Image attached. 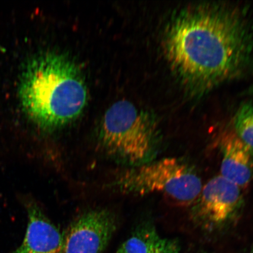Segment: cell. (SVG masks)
Here are the masks:
<instances>
[{"label":"cell","mask_w":253,"mask_h":253,"mask_svg":"<svg viewBox=\"0 0 253 253\" xmlns=\"http://www.w3.org/2000/svg\"><path fill=\"white\" fill-rule=\"evenodd\" d=\"M179 246L175 240L164 238L153 253H178Z\"/></svg>","instance_id":"8fae6325"},{"label":"cell","mask_w":253,"mask_h":253,"mask_svg":"<svg viewBox=\"0 0 253 253\" xmlns=\"http://www.w3.org/2000/svg\"><path fill=\"white\" fill-rule=\"evenodd\" d=\"M19 96L24 112L46 130L61 128L79 118L87 100L80 69L61 53L34 56L22 75Z\"/></svg>","instance_id":"7a4b0ae2"},{"label":"cell","mask_w":253,"mask_h":253,"mask_svg":"<svg viewBox=\"0 0 253 253\" xmlns=\"http://www.w3.org/2000/svg\"><path fill=\"white\" fill-rule=\"evenodd\" d=\"M163 47L170 69L195 92L207 91L238 75L253 43L246 19L235 7L193 5L168 24Z\"/></svg>","instance_id":"6da1fadb"},{"label":"cell","mask_w":253,"mask_h":253,"mask_svg":"<svg viewBox=\"0 0 253 253\" xmlns=\"http://www.w3.org/2000/svg\"><path fill=\"white\" fill-rule=\"evenodd\" d=\"M252 253H253V251L252 252Z\"/></svg>","instance_id":"4fadbf2b"},{"label":"cell","mask_w":253,"mask_h":253,"mask_svg":"<svg viewBox=\"0 0 253 253\" xmlns=\"http://www.w3.org/2000/svg\"><path fill=\"white\" fill-rule=\"evenodd\" d=\"M28 217L23 242L12 253H63V235L37 205H28Z\"/></svg>","instance_id":"ba28073f"},{"label":"cell","mask_w":253,"mask_h":253,"mask_svg":"<svg viewBox=\"0 0 253 253\" xmlns=\"http://www.w3.org/2000/svg\"><path fill=\"white\" fill-rule=\"evenodd\" d=\"M163 239L154 227H141L119 247L116 253H153Z\"/></svg>","instance_id":"9c48e42d"},{"label":"cell","mask_w":253,"mask_h":253,"mask_svg":"<svg viewBox=\"0 0 253 253\" xmlns=\"http://www.w3.org/2000/svg\"><path fill=\"white\" fill-rule=\"evenodd\" d=\"M118 225L112 211H87L73 221L63 235V253H102Z\"/></svg>","instance_id":"5b68a950"},{"label":"cell","mask_w":253,"mask_h":253,"mask_svg":"<svg viewBox=\"0 0 253 253\" xmlns=\"http://www.w3.org/2000/svg\"><path fill=\"white\" fill-rule=\"evenodd\" d=\"M241 188L221 175L202 187L195 202L193 216L210 228L225 225L236 216L242 204Z\"/></svg>","instance_id":"8992f818"},{"label":"cell","mask_w":253,"mask_h":253,"mask_svg":"<svg viewBox=\"0 0 253 253\" xmlns=\"http://www.w3.org/2000/svg\"><path fill=\"white\" fill-rule=\"evenodd\" d=\"M98 140L109 156L138 167L151 162L159 135L154 119L127 100L107 110L101 122Z\"/></svg>","instance_id":"3957f363"},{"label":"cell","mask_w":253,"mask_h":253,"mask_svg":"<svg viewBox=\"0 0 253 253\" xmlns=\"http://www.w3.org/2000/svg\"><path fill=\"white\" fill-rule=\"evenodd\" d=\"M220 145L222 153L221 176L241 189L248 187L253 179V150L233 128L222 132Z\"/></svg>","instance_id":"52a82bcc"},{"label":"cell","mask_w":253,"mask_h":253,"mask_svg":"<svg viewBox=\"0 0 253 253\" xmlns=\"http://www.w3.org/2000/svg\"><path fill=\"white\" fill-rule=\"evenodd\" d=\"M251 93L253 94V83L251 87Z\"/></svg>","instance_id":"7c38bea8"},{"label":"cell","mask_w":253,"mask_h":253,"mask_svg":"<svg viewBox=\"0 0 253 253\" xmlns=\"http://www.w3.org/2000/svg\"><path fill=\"white\" fill-rule=\"evenodd\" d=\"M113 185L127 194L160 193L180 207L194 205L203 187L197 172L175 158L134 167L119 174Z\"/></svg>","instance_id":"277c9868"},{"label":"cell","mask_w":253,"mask_h":253,"mask_svg":"<svg viewBox=\"0 0 253 253\" xmlns=\"http://www.w3.org/2000/svg\"><path fill=\"white\" fill-rule=\"evenodd\" d=\"M233 130L253 150V102L240 105L233 119Z\"/></svg>","instance_id":"30bf717a"}]
</instances>
